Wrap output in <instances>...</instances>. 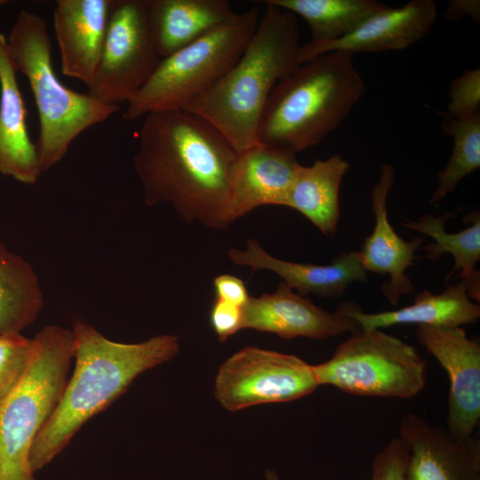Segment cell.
<instances>
[{
	"mask_svg": "<svg viewBox=\"0 0 480 480\" xmlns=\"http://www.w3.org/2000/svg\"><path fill=\"white\" fill-rule=\"evenodd\" d=\"M313 370L319 386L360 396L412 398L427 384L428 364L403 340L381 329L359 328Z\"/></svg>",
	"mask_w": 480,
	"mask_h": 480,
	"instance_id": "cell-8",
	"label": "cell"
},
{
	"mask_svg": "<svg viewBox=\"0 0 480 480\" xmlns=\"http://www.w3.org/2000/svg\"><path fill=\"white\" fill-rule=\"evenodd\" d=\"M440 114L444 117L442 127L452 137L453 144L447 164L437 174V186L430 204L445 198L462 179L480 166V114L459 119L446 112Z\"/></svg>",
	"mask_w": 480,
	"mask_h": 480,
	"instance_id": "cell-26",
	"label": "cell"
},
{
	"mask_svg": "<svg viewBox=\"0 0 480 480\" xmlns=\"http://www.w3.org/2000/svg\"><path fill=\"white\" fill-rule=\"evenodd\" d=\"M348 314L363 329H382L396 324H414L434 327H461L480 317L479 303L473 301L464 282L451 284L439 294L423 291L413 303L396 310L364 313L348 302Z\"/></svg>",
	"mask_w": 480,
	"mask_h": 480,
	"instance_id": "cell-21",
	"label": "cell"
},
{
	"mask_svg": "<svg viewBox=\"0 0 480 480\" xmlns=\"http://www.w3.org/2000/svg\"><path fill=\"white\" fill-rule=\"evenodd\" d=\"M407 448L398 437H392L374 456L368 480H404Z\"/></svg>",
	"mask_w": 480,
	"mask_h": 480,
	"instance_id": "cell-29",
	"label": "cell"
},
{
	"mask_svg": "<svg viewBox=\"0 0 480 480\" xmlns=\"http://www.w3.org/2000/svg\"><path fill=\"white\" fill-rule=\"evenodd\" d=\"M4 3H6V1L0 0V6H1L2 4H4Z\"/></svg>",
	"mask_w": 480,
	"mask_h": 480,
	"instance_id": "cell-34",
	"label": "cell"
},
{
	"mask_svg": "<svg viewBox=\"0 0 480 480\" xmlns=\"http://www.w3.org/2000/svg\"><path fill=\"white\" fill-rule=\"evenodd\" d=\"M419 342L449 379L445 428L457 438L471 437L480 420V344L462 327L418 325Z\"/></svg>",
	"mask_w": 480,
	"mask_h": 480,
	"instance_id": "cell-11",
	"label": "cell"
},
{
	"mask_svg": "<svg viewBox=\"0 0 480 480\" xmlns=\"http://www.w3.org/2000/svg\"><path fill=\"white\" fill-rule=\"evenodd\" d=\"M144 117L133 162L145 204H169L188 222L226 230L235 148L214 126L186 110Z\"/></svg>",
	"mask_w": 480,
	"mask_h": 480,
	"instance_id": "cell-1",
	"label": "cell"
},
{
	"mask_svg": "<svg viewBox=\"0 0 480 480\" xmlns=\"http://www.w3.org/2000/svg\"><path fill=\"white\" fill-rule=\"evenodd\" d=\"M260 9L253 6L166 58L147 84L127 103L123 118L182 109L204 92L237 61L254 34Z\"/></svg>",
	"mask_w": 480,
	"mask_h": 480,
	"instance_id": "cell-7",
	"label": "cell"
},
{
	"mask_svg": "<svg viewBox=\"0 0 480 480\" xmlns=\"http://www.w3.org/2000/svg\"><path fill=\"white\" fill-rule=\"evenodd\" d=\"M300 164L295 154L260 143L237 154L231 180L230 222L262 205L284 206Z\"/></svg>",
	"mask_w": 480,
	"mask_h": 480,
	"instance_id": "cell-18",
	"label": "cell"
},
{
	"mask_svg": "<svg viewBox=\"0 0 480 480\" xmlns=\"http://www.w3.org/2000/svg\"><path fill=\"white\" fill-rule=\"evenodd\" d=\"M270 332L291 340L307 337L324 340L353 332L358 323L348 314V302L328 312L301 296L284 282L272 293L250 296L243 308V329Z\"/></svg>",
	"mask_w": 480,
	"mask_h": 480,
	"instance_id": "cell-12",
	"label": "cell"
},
{
	"mask_svg": "<svg viewBox=\"0 0 480 480\" xmlns=\"http://www.w3.org/2000/svg\"><path fill=\"white\" fill-rule=\"evenodd\" d=\"M6 42L15 70L28 78L34 94L39 117L36 146L42 172H45L65 156L78 135L107 120L120 107L75 92L59 80L52 62L47 26L42 17L20 11Z\"/></svg>",
	"mask_w": 480,
	"mask_h": 480,
	"instance_id": "cell-5",
	"label": "cell"
},
{
	"mask_svg": "<svg viewBox=\"0 0 480 480\" xmlns=\"http://www.w3.org/2000/svg\"><path fill=\"white\" fill-rule=\"evenodd\" d=\"M33 267L0 239V334L20 333L44 308Z\"/></svg>",
	"mask_w": 480,
	"mask_h": 480,
	"instance_id": "cell-24",
	"label": "cell"
},
{
	"mask_svg": "<svg viewBox=\"0 0 480 480\" xmlns=\"http://www.w3.org/2000/svg\"><path fill=\"white\" fill-rule=\"evenodd\" d=\"M113 0H58L53 26L65 76L87 86L97 71Z\"/></svg>",
	"mask_w": 480,
	"mask_h": 480,
	"instance_id": "cell-16",
	"label": "cell"
},
{
	"mask_svg": "<svg viewBox=\"0 0 480 480\" xmlns=\"http://www.w3.org/2000/svg\"><path fill=\"white\" fill-rule=\"evenodd\" d=\"M34 348V340L21 333L0 334V403L22 380Z\"/></svg>",
	"mask_w": 480,
	"mask_h": 480,
	"instance_id": "cell-27",
	"label": "cell"
},
{
	"mask_svg": "<svg viewBox=\"0 0 480 480\" xmlns=\"http://www.w3.org/2000/svg\"><path fill=\"white\" fill-rule=\"evenodd\" d=\"M318 386L313 365L299 356L249 346L221 364L214 396L224 409L237 412L296 400L313 393Z\"/></svg>",
	"mask_w": 480,
	"mask_h": 480,
	"instance_id": "cell-10",
	"label": "cell"
},
{
	"mask_svg": "<svg viewBox=\"0 0 480 480\" xmlns=\"http://www.w3.org/2000/svg\"><path fill=\"white\" fill-rule=\"evenodd\" d=\"M454 212L439 216L431 213L423 215L418 221H407L404 227L423 233L433 239L432 243L423 246L427 257L436 260L444 252L452 255L454 266L447 274L449 280L455 272L454 279L460 278L468 288L469 298L476 303L480 301V272L476 265L480 260V217L474 212L467 217L471 225L459 232H447L446 221L454 215Z\"/></svg>",
	"mask_w": 480,
	"mask_h": 480,
	"instance_id": "cell-23",
	"label": "cell"
},
{
	"mask_svg": "<svg viewBox=\"0 0 480 480\" xmlns=\"http://www.w3.org/2000/svg\"><path fill=\"white\" fill-rule=\"evenodd\" d=\"M301 17L308 23L313 43L344 37L364 20L386 6L375 0H262Z\"/></svg>",
	"mask_w": 480,
	"mask_h": 480,
	"instance_id": "cell-25",
	"label": "cell"
},
{
	"mask_svg": "<svg viewBox=\"0 0 480 480\" xmlns=\"http://www.w3.org/2000/svg\"><path fill=\"white\" fill-rule=\"evenodd\" d=\"M228 256L236 265L278 275L304 297L315 294L321 298H340L348 285L367 279L359 252L355 251L340 253L330 264L316 265L278 259L266 252L256 239H248L244 249L231 248Z\"/></svg>",
	"mask_w": 480,
	"mask_h": 480,
	"instance_id": "cell-17",
	"label": "cell"
},
{
	"mask_svg": "<svg viewBox=\"0 0 480 480\" xmlns=\"http://www.w3.org/2000/svg\"><path fill=\"white\" fill-rule=\"evenodd\" d=\"M213 288L216 299L244 308L250 295L242 279L229 275L222 274L213 280Z\"/></svg>",
	"mask_w": 480,
	"mask_h": 480,
	"instance_id": "cell-31",
	"label": "cell"
},
{
	"mask_svg": "<svg viewBox=\"0 0 480 480\" xmlns=\"http://www.w3.org/2000/svg\"><path fill=\"white\" fill-rule=\"evenodd\" d=\"M394 179L393 167L384 164L371 193L374 228L364 239L359 254L366 272L389 276L388 282L381 285V292L388 302L396 306L402 295L414 292V285L405 272L414 265L417 259L415 252L421 246L423 238L405 241L398 236L388 220L387 199Z\"/></svg>",
	"mask_w": 480,
	"mask_h": 480,
	"instance_id": "cell-15",
	"label": "cell"
},
{
	"mask_svg": "<svg viewBox=\"0 0 480 480\" xmlns=\"http://www.w3.org/2000/svg\"><path fill=\"white\" fill-rule=\"evenodd\" d=\"M469 15L476 21L479 20V1H452L445 12L449 20H456Z\"/></svg>",
	"mask_w": 480,
	"mask_h": 480,
	"instance_id": "cell-32",
	"label": "cell"
},
{
	"mask_svg": "<svg viewBox=\"0 0 480 480\" xmlns=\"http://www.w3.org/2000/svg\"><path fill=\"white\" fill-rule=\"evenodd\" d=\"M236 13L227 0H148V21L160 59L168 57Z\"/></svg>",
	"mask_w": 480,
	"mask_h": 480,
	"instance_id": "cell-20",
	"label": "cell"
},
{
	"mask_svg": "<svg viewBox=\"0 0 480 480\" xmlns=\"http://www.w3.org/2000/svg\"><path fill=\"white\" fill-rule=\"evenodd\" d=\"M71 330L75 369L32 445L29 461L34 473L50 464L79 429L123 395L140 374L172 360L180 351L179 338L173 334L122 343L83 321H76Z\"/></svg>",
	"mask_w": 480,
	"mask_h": 480,
	"instance_id": "cell-2",
	"label": "cell"
},
{
	"mask_svg": "<svg viewBox=\"0 0 480 480\" xmlns=\"http://www.w3.org/2000/svg\"><path fill=\"white\" fill-rule=\"evenodd\" d=\"M446 113L453 118H466L480 114V69L464 72L451 84Z\"/></svg>",
	"mask_w": 480,
	"mask_h": 480,
	"instance_id": "cell-28",
	"label": "cell"
},
{
	"mask_svg": "<svg viewBox=\"0 0 480 480\" xmlns=\"http://www.w3.org/2000/svg\"><path fill=\"white\" fill-rule=\"evenodd\" d=\"M264 4L257 28L237 61L182 108L214 126L237 154L259 144L258 126L270 93L299 65L301 44L295 15Z\"/></svg>",
	"mask_w": 480,
	"mask_h": 480,
	"instance_id": "cell-3",
	"label": "cell"
},
{
	"mask_svg": "<svg viewBox=\"0 0 480 480\" xmlns=\"http://www.w3.org/2000/svg\"><path fill=\"white\" fill-rule=\"evenodd\" d=\"M210 322L220 341L243 329V308L215 299L210 311Z\"/></svg>",
	"mask_w": 480,
	"mask_h": 480,
	"instance_id": "cell-30",
	"label": "cell"
},
{
	"mask_svg": "<svg viewBox=\"0 0 480 480\" xmlns=\"http://www.w3.org/2000/svg\"><path fill=\"white\" fill-rule=\"evenodd\" d=\"M36 144L27 127V109L16 70L0 33V173L34 184L42 173Z\"/></svg>",
	"mask_w": 480,
	"mask_h": 480,
	"instance_id": "cell-19",
	"label": "cell"
},
{
	"mask_svg": "<svg viewBox=\"0 0 480 480\" xmlns=\"http://www.w3.org/2000/svg\"><path fill=\"white\" fill-rule=\"evenodd\" d=\"M364 91L351 52H330L299 64L270 93L258 143L295 155L314 147L342 123Z\"/></svg>",
	"mask_w": 480,
	"mask_h": 480,
	"instance_id": "cell-4",
	"label": "cell"
},
{
	"mask_svg": "<svg viewBox=\"0 0 480 480\" xmlns=\"http://www.w3.org/2000/svg\"><path fill=\"white\" fill-rule=\"evenodd\" d=\"M398 431L407 448L404 480H480L479 439L457 438L413 412Z\"/></svg>",
	"mask_w": 480,
	"mask_h": 480,
	"instance_id": "cell-13",
	"label": "cell"
},
{
	"mask_svg": "<svg viewBox=\"0 0 480 480\" xmlns=\"http://www.w3.org/2000/svg\"><path fill=\"white\" fill-rule=\"evenodd\" d=\"M160 60L149 31L148 0H113L101 58L88 93L109 105L128 103Z\"/></svg>",
	"mask_w": 480,
	"mask_h": 480,
	"instance_id": "cell-9",
	"label": "cell"
},
{
	"mask_svg": "<svg viewBox=\"0 0 480 480\" xmlns=\"http://www.w3.org/2000/svg\"><path fill=\"white\" fill-rule=\"evenodd\" d=\"M436 16L433 0H412L398 8L386 5L342 38L324 43L308 41L300 45L298 62L335 51L354 53L402 50L426 36Z\"/></svg>",
	"mask_w": 480,
	"mask_h": 480,
	"instance_id": "cell-14",
	"label": "cell"
},
{
	"mask_svg": "<svg viewBox=\"0 0 480 480\" xmlns=\"http://www.w3.org/2000/svg\"><path fill=\"white\" fill-rule=\"evenodd\" d=\"M22 380L0 403V480H37L32 445L57 406L74 357L72 330L44 327Z\"/></svg>",
	"mask_w": 480,
	"mask_h": 480,
	"instance_id": "cell-6",
	"label": "cell"
},
{
	"mask_svg": "<svg viewBox=\"0 0 480 480\" xmlns=\"http://www.w3.org/2000/svg\"><path fill=\"white\" fill-rule=\"evenodd\" d=\"M349 169L340 154L299 165L285 205L304 215L324 235L333 236L340 219V187Z\"/></svg>",
	"mask_w": 480,
	"mask_h": 480,
	"instance_id": "cell-22",
	"label": "cell"
},
{
	"mask_svg": "<svg viewBox=\"0 0 480 480\" xmlns=\"http://www.w3.org/2000/svg\"><path fill=\"white\" fill-rule=\"evenodd\" d=\"M265 480H279V478L274 469L268 468L265 472Z\"/></svg>",
	"mask_w": 480,
	"mask_h": 480,
	"instance_id": "cell-33",
	"label": "cell"
}]
</instances>
